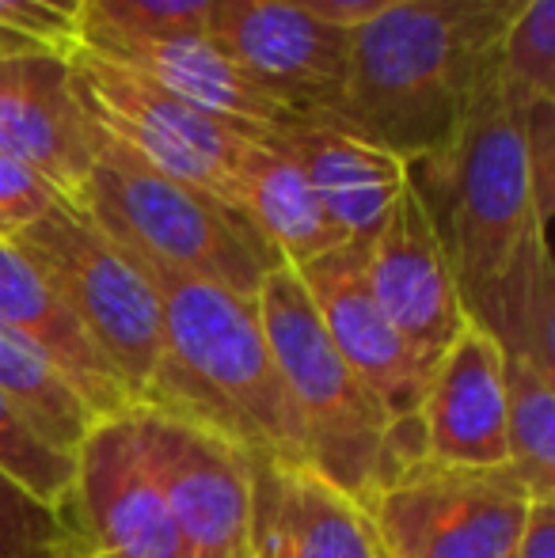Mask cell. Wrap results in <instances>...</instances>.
I'll use <instances>...</instances> for the list:
<instances>
[{
  "mask_svg": "<svg viewBox=\"0 0 555 558\" xmlns=\"http://www.w3.org/2000/svg\"><path fill=\"white\" fill-rule=\"evenodd\" d=\"M76 46L92 50L130 73L153 81L156 88L186 99L198 111L221 118L225 125L248 137H270L293 118L270 104L244 76V69L229 58L221 43L206 27L179 31H99L81 27Z\"/></svg>",
  "mask_w": 555,
  "mask_h": 558,
  "instance_id": "12",
  "label": "cell"
},
{
  "mask_svg": "<svg viewBox=\"0 0 555 558\" xmlns=\"http://www.w3.org/2000/svg\"><path fill=\"white\" fill-rule=\"evenodd\" d=\"M365 274L388 324L426 368L464 331L468 316L460 308L449 263L411 183L388 209L377 235L365 243Z\"/></svg>",
  "mask_w": 555,
  "mask_h": 558,
  "instance_id": "14",
  "label": "cell"
},
{
  "mask_svg": "<svg viewBox=\"0 0 555 558\" xmlns=\"http://www.w3.org/2000/svg\"><path fill=\"white\" fill-rule=\"evenodd\" d=\"M69 76H73L76 104L96 130L126 145L148 168L198 186L237 209L240 156L248 141L260 137L232 130L221 118L198 111L186 99L81 46L69 50Z\"/></svg>",
  "mask_w": 555,
  "mask_h": 558,
  "instance_id": "8",
  "label": "cell"
},
{
  "mask_svg": "<svg viewBox=\"0 0 555 558\" xmlns=\"http://www.w3.org/2000/svg\"><path fill=\"white\" fill-rule=\"evenodd\" d=\"M0 156L27 163L69 202L81 198L96 137L73 96L69 53H0Z\"/></svg>",
  "mask_w": 555,
  "mask_h": 558,
  "instance_id": "15",
  "label": "cell"
},
{
  "mask_svg": "<svg viewBox=\"0 0 555 558\" xmlns=\"http://www.w3.org/2000/svg\"><path fill=\"white\" fill-rule=\"evenodd\" d=\"M237 209L281 266H304L339 247L342 232L319 206L309 175L275 141H248L237 168Z\"/></svg>",
  "mask_w": 555,
  "mask_h": 558,
  "instance_id": "20",
  "label": "cell"
},
{
  "mask_svg": "<svg viewBox=\"0 0 555 558\" xmlns=\"http://www.w3.org/2000/svg\"><path fill=\"white\" fill-rule=\"evenodd\" d=\"M514 558H555V498H533Z\"/></svg>",
  "mask_w": 555,
  "mask_h": 558,
  "instance_id": "32",
  "label": "cell"
},
{
  "mask_svg": "<svg viewBox=\"0 0 555 558\" xmlns=\"http://www.w3.org/2000/svg\"><path fill=\"white\" fill-rule=\"evenodd\" d=\"M92 137L96 160L76 206L119 247L244 296L260 293L263 278L281 266L237 209L198 186L148 168L96 125Z\"/></svg>",
  "mask_w": 555,
  "mask_h": 558,
  "instance_id": "4",
  "label": "cell"
},
{
  "mask_svg": "<svg viewBox=\"0 0 555 558\" xmlns=\"http://www.w3.org/2000/svg\"><path fill=\"white\" fill-rule=\"evenodd\" d=\"M529 486L510 468L408 463L370 498L365 513L377 532L381 558H514Z\"/></svg>",
  "mask_w": 555,
  "mask_h": 558,
  "instance_id": "7",
  "label": "cell"
},
{
  "mask_svg": "<svg viewBox=\"0 0 555 558\" xmlns=\"http://www.w3.org/2000/svg\"><path fill=\"white\" fill-rule=\"evenodd\" d=\"M92 555L73 513L31 498L0 471V558H81Z\"/></svg>",
  "mask_w": 555,
  "mask_h": 558,
  "instance_id": "25",
  "label": "cell"
},
{
  "mask_svg": "<svg viewBox=\"0 0 555 558\" xmlns=\"http://www.w3.org/2000/svg\"><path fill=\"white\" fill-rule=\"evenodd\" d=\"M252 558H381L370 513L304 463L255 456Z\"/></svg>",
  "mask_w": 555,
  "mask_h": 558,
  "instance_id": "17",
  "label": "cell"
},
{
  "mask_svg": "<svg viewBox=\"0 0 555 558\" xmlns=\"http://www.w3.org/2000/svg\"><path fill=\"white\" fill-rule=\"evenodd\" d=\"M126 255L160 304L164 353L145 403L191 414L252 456L304 463L297 418L270 357L255 296L171 270L134 251Z\"/></svg>",
  "mask_w": 555,
  "mask_h": 558,
  "instance_id": "2",
  "label": "cell"
},
{
  "mask_svg": "<svg viewBox=\"0 0 555 558\" xmlns=\"http://www.w3.org/2000/svg\"><path fill=\"white\" fill-rule=\"evenodd\" d=\"M506 15L487 0H400L350 31L342 130L419 160L495 81Z\"/></svg>",
  "mask_w": 555,
  "mask_h": 558,
  "instance_id": "1",
  "label": "cell"
},
{
  "mask_svg": "<svg viewBox=\"0 0 555 558\" xmlns=\"http://www.w3.org/2000/svg\"><path fill=\"white\" fill-rule=\"evenodd\" d=\"M521 153H526L529 198H533L536 228L548 235V221L555 209V99H536L526 111H518Z\"/></svg>",
  "mask_w": 555,
  "mask_h": 558,
  "instance_id": "29",
  "label": "cell"
},
{
  "mask_svg": "<svg viewBox=\"0 0 555 558\" xmlns=\"http://www.w3.org/2000/svg\"><path fill=\"white\" fill-rule=\"evenodd\" d=\"M0 327L43 353L96 418H114L134 407L130 391L81 331L43 270L8 240H0Z\"/></svg>",
  "mask_w": 555,
  "mask_h": 558,
  "instance_id": "19",
  "label": "cell"
},
{
  "mask_svg": "<svg viewBox=\"0 0 555 558\" xmlns=\"http://www.w3.org/2000/svg\"><path fill=\"white\" fill-rule=\"evenodd\" d=\"M503 350L483 327L464 331L430 365L422 388L419 422L426 456L460 468H503L506 463V380Z\"/></svg>",
  "mask_w": 555,
  "mask_h": 558,
  "instance_id": "16",
  "label": "cell"
},
{
  "mask_svg": "<svg viewBox=\"0 0 555 558\" xmlns=\"http://www.w3.org/2000/svg\"><path fill=\"white\" fill-rule=\"evenodd\" d=\"M468 324L495 338L503 357L555 368V270L548 235L533 232L521 243Z\"/></svg>",
  "mask_w": 555,
  "mask_h": 558,
  "instance_id": "21",
  "label": "cell"
},
{
  "mask_svg": "<svg viewBox=\"0 0 555 558\" xmlns=\"http://www.w3.org/2000/svg\"><path fill=\"white\" fill-rule=\"evenodd\" d=\"M0 396L61 452H73L99 422L58 368L8 327H0Z\"/></svg>",
  "mask_w": 555,
  "mask_h": 558,
  "instance_id": "22",
  "label": "cell"
},
{
  "mask_svg": "<svg viewBox=\"0 0 555 558\" xmlns=\"http://www.w3.org/2000/svg\"><path fill=\"white\" fill-rule=\"evenodd\" d=\"M487 4H495V8H498V12H503V15H506V20H514V15H518V12H521V8H526V4H529V0H487Z\"/></svg>",
  "mask_w": 555,
  "mask_h": 558,
  "instance_id": "33",
  "label": "cell"
},
{
  "mask_svg": "<svg viewBox=\"0 0 555 558\" xmlns=\"http://www.w3.org/2000/svg\"><path fill=\"white\" fill-rule=\"evenodd\" d=\"M408 183L449 263L460 308L472 319L491 286L536 228L518 111L491 81L437 153L408 160Z\"/></svg>",
  "mask_w": 555,
  "mask_h": 558,
  "instance_id": "3",
  "label": "cell"
},
{
  "mask_svg": "<svg viewBox=\"0 0 555 558\" xmlns=\"http://www.w3.org/2000/svg\"><path fill=\"white\" fill-rule=\"evenodd\" d=\"M206 31L293 122H342L350 27L324 23L278 0H221L209 12Z\"/></svg>",
  "mask_w": 555,
  "mask_h": 558,
  "instance_id": "10",
  "label": "cell"
},
{
  "mask_svg": "<svg viewBox=\"0 0 555 558\" xmlns=\"http://www.w3.org/2000/svg\"><path fill=\"white\" fill-rule=\"evenodd\" d=\"M297 278L316 304V316L335 350L347 357L358 380L377 396L388 418L396 422L419 414L430 368L381 312L370 289V274H365V243L347 240L324 251L312 263L297 266Z\"/></svg>",
  "mask_w": 555,
  "mask_h": 558,
  "instance_id": "13",
  "label": "cell"
},
{
  "mask_svg": "<svg viewBox=\"0 0 555 558\" xmlns=\"http://www.w3.org/2000/svg\"><path fill=\"white\" fill-rule=\"evenodd\" d=\"M69 513L99 558H186L126 414L99 418L73 448Z\"/></svg>",
  "mask_w": 555,
  "mask_h": 558,
  "instance_id": "11",
  "label": "cell"
},
{
  "mask_svg": "<svg viewBox=\"0 0 555 558\" xmlns=\"http://www.w3.org/2000/svg\"><path fill=\"white\" fill-rule=\"evenodd\" d=\"M506 468L533 498H555V368L503 357Z\"/></svg>",
  "mask_w": 555,
  "mask_h": 558,
  "instance_id": "23",
  "label": "cell"
},
{
  "mask_svg": "<svg viewBox=\"0 0 555 558\" xmlns=\"http://www.w3.org/2000/svg\"><path fill=\"white\" fill-rule=\"evenodd\" d=\"M58 202H69L53 183H46L27 163L0 156V240H15L23 228L50 214Z\"/></svg>",
  "mask_w": 555,
  "mask_h": 558,
  "instance_id": "30",
  "label": "cell"
},
{
  "mask_svg": "<svg viewBox=\"0 0 555 558\" xmlns=\"http://www.w3.org/2000/svg\"><path fill=\"white\" fill-rule=\"evenodd\" d=\"M8 243L43 270L134 407L145 403L164 353V331L156 293L134 258L76 202H58Z\"/></svg>",
  "mask_w": 555,
  "mask_h": 558,
  "instance_id": "6",
  "label": "cell"
},
{
  "mask_svg": "<svg viewBox=\"0 0 555 558\" xmlns=\"http://www.w3.org/2000/svg\"><path fill=\"white\" fill-rule=\"evenodd\" d=\"M286 156L309 175L319 206L342 232V240L370 243L388 209L408 191V160L339 125L293 122L270 133Z\"/></svg>",
  "mask_w": 555,
  "mask_h": 558,
  "instance_id": "18",
  "label": "cell"
},
{
  "mask_svg": "<svg viewBox=\"0 0 555 558\" xmlns=\"http://www.w3.org/2000/svg\"><path fill=\"white\" fill-rule=\"evenodd\" d=\"M84 0H0V53H69L81 31Z\"/></svg>",
  "mask_w": 555,
  "mask_h": 558,
  "instance_id": "27",
  "label": "cell"
},
{
  "mask_svg": "<svg viewBox=\"0 0 555 558\" xmlns=\"http://www.w3.org/2000/svg\"><path fill=\"white\" fill-rule=\"evenodd\" d=\"M495 81L514 111L555 99V0H529L498 38Z\"/></svg>",
  "mask_w": 555,
  "mask_h": 558,
  "instance_id": "24",
  "label": "cell"
},
{
  "mask_svg": "<svg viewBox=\"0 0 555 558\" xmlns=\"http://www.w3.org/2000/svg\"><path fill=\"white\" fill-rule=\"evenodd\" d=\"M81 558H99V555H81Z\"/></svg>",
  "mask_w": 555,
  "mask_h": 558,
  "instance_id": "34",
  "label": "cell"
},
{
  "mask_svg": "<svg viewBox=\"0 0 555 558\" xmlns=\"http://www.w3.org/2000/svg\"><path fill=\"white\" fill-rule=\"evenodd\" d=\"M221 0H84L81 27L99 31H179L206 27Z\"/></svg>",
  "mask_w": 555,
  "mask_h": 558,
  "instance_id": "28",
  "label": "cell"
},
{
  "mask_svg": "<svg viewBox=\"0 0 555 558\" xmlns=\"http://www.w3.org/2000/svg\"><path fill=\"white\" fill-rule=\"evenodd\" d=\"M278 4H289L297 12H309L324 23H339V27H362L365 20L381 15L385 8L400 4V0H278Z\"/></svg>",
  "mask_w": 555,
  "mask_h": 558,
  "instance_id": "31",
  "label": "cell"
},
{
  "mask_svg": "<svg viewBox=\"0 0 555 558\" xmlns=\"http://www.w3.org/2000/svg\"><path fill=\"white\" fill-rule=\"evenodd\" d=\"M186 558H252L255 456L171 407L126 411Z\"/></svg>",
  "mask_w": 555,
  "mask_h": 558,
  "instance_id": "9",
  "label": "cell"
},
{
  "mask_svg": "<svg viewBox=\"0 0 555 558\" xmlns=\"http://www.w3.org/2000/svg\"><path fill=\"white\" fill-rule=\"evenodd\" d=\"M255 304L297 418L304 468L365 509L377 490L381 452L393 418L335 350L293 266H275L263 278Z\"/></svg>",
  "mask_w": 555,
  "mask_h": 558,
  "instance_id": "5",
  "label": "cell"
},
{
  "mask_svg": "<svg viewBox=\"0 0 555 558\" xmlns=\"http://www.w3.org/2000/svg\"><path fill=\"white\" fill-rule=\"evenodd\" d=\"M0 471L31 498L69 513L73 498V452H61L0 396Z\"/></svg>",
  "mask_w": 555,
  "mask_h": 558,
  "instance_id": "26",
  "label": "cell"
}]
</instances>
